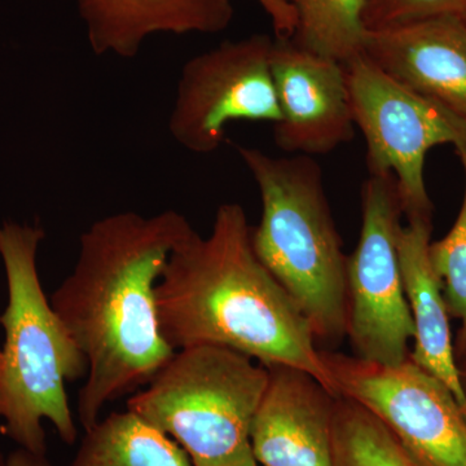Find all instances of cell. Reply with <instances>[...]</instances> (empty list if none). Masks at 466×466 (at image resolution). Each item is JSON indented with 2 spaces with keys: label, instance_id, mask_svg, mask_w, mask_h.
Wrapping results in <instances>:
<instances>
[{
  "label": "cell",
  "instance_id": "cell-1",
  "mask_svg": "<svg viewBox=\"0 0 466 466\" xmlns=\"http://www.w3.org/2000/svg\"><path fill=\"white\" fill-rule=\"evenodd\" d=\"M195 231L175 210L121 211L79 236L73 271L50 300L87 359L76 401L84 431L110 401L148 385L173 357L159 329L156 287L173 251Z\"/></svg>",
  "mask_w": 466,
  "mask_h": 466
},
{
  "label": "cell",
  "instance_id": "cell-2",
  "mask_svg": "<svg viewBox=\"0 0 466 466\" xmlns=\"http://www.w3.org/2000/svg\"><path fill=\"white\" fill-rule=\"evenodd\" d=\"M251 228L241 205L227 202L208 238L195 231L173 251L156 287L162 336L175 351L220 346L297 368L339 397L308 320L257 257Z\"/></svg>",
  "mask_w": 466,
  "mask_h": 466
},
{
  "label": "cell",
  "instance_id": "cell-3",
  "mask_svg": "<svg viewBox=\"0 0 466 466\" xmlns=\"http://www.w3.org/2000/svg\"><path fill=\"white\" fill-rule=\"evenodd\" d=\"M45 236L38 225L0 223L8 288L7 308L0 314V431L36 455H47L43 421L54 425L64 443H76L66 383L88 373L87 359L43 290L36 260Z\"/></svg>",
  "mask_w": 466,
  "mask_h": 466
},
{
  "label": "cell",
  "instance_id": "cell-4",
  "mask_svg": "<svg viewBox=\"0 0 466 466\" xmlns=\"http://www.w3.org/2000/svg\"><path fill=\"white\" fill-rule=\"evenodd\" d=\"M258 187L259 225L251 244L263 266L306 318L318 341L348 336V257L314 157H274L236 147Z\"/></svg>",
  "mask_w": 466,
  "mask_h": 466
},
{
  "label": "cell",
  "instance_id": "cell-5",
  "mask_svg": "<svg viewBox=\"0 0 466 466\" xmlns=\"http://www.w3.org/2000/svg\"><path fill=\"white\" fill-rule=\"evenodd\" d=\"M268 379L241 352L192 346L177 350L127 410L173 438L195 466H258L250 431Z\"/></svg>",
  "mask_w": 466,
  "mask_h": 466
},
{
  "label": "cell",
  "instance_id": "cell-6",
  "mask_svg": "<svg viewBox=\"0 0 466 466\" xmlns=\"http://www.w3.org/2000/svg\"><path fill=\"white\" fill-rule=\"evenodd\" d=\"M355 126L367 143L370 174L391 175L403 214L431 218L425 182L435 147H466V119L400 84L366 55L345 64Z\"/></svg>",
  "mask_w": 466,
  "mask_h": 466
},
{
  "label": "cell",
  "instance_id": "cell-7",
  "mask_svg": "<svg viewBox=\"0 0 466 466\" xmlns=\"http://www.w3.org/2000/svg\"><path fill=\"white\" fill-rule=\"evenodd\" d=\"M403 208L389 174H370L361 187V228L348 257V336L355 357L403 363L415 328L404 291L400 259Z\"/></svg>",
  "mask_w": 466,
  "mask_h": 466
},
{
  "label": "cell",
  "instance_id": "cell-8",
  "mask_svg": "<svg viewBox=\"0 0 466 466\" xmlns=\"http://www.w3.org/2000/svg\"><path fill=\"white\" fill-rule=\"evenodd\" d=\"M272 48L268 35L254 34L189 58L168 116L175 142L196 155H208L222 146L233 122L278 124Z\"/></svg>",
  "mask_w": 466,
  "mask_h": 466
},
{
  "label": "cell",
  "instance_id": "cell-9",
  "mask_svg": "<svg viewBox=\"0 0 466 466\" xmlns=\"http://www.w3.org/2000/svg\"><path fill=\"white\" fill-rule=\"evenodd\" d=\"M321 352L339 397L381 420L420 464L466 466V413L440 379L410 358L382 366Z\"/></svg>",
  "mask_w": 466,
  "mask_h": 466
},
{
  "label": "cell",
  "instance_id": "cell-10",
  "mask_svg": "<svg viewBox=\"0 0 466 466\" xmlns=\"http://www.w3.org/2000/svg\"><path fill=\"white\" fill-rule=\"evenodd\" d=\"M280 121L276 147L289 156L317 157L355 137L345 64L276 38L271 54Z\"/></svg>",
  "mask_w": 466,
  "mask_h": 466
},
{
  "label": "cell",
  "instance_id": "cell-11",
  "mask_svg": "<svg viewBox=\"0 0 466 466\" xmlns=\"http://www.w3.org/2000/svg\"><path fill=\"white\" fill-rule=\"evenodd\" d=\"M268 385L251 424L258 466H333L334 398L297 368L266 367Z\"/></svg>",
  "mask_w": 466,
  "mask_h": 466
},
{
  "label": "cell",
  "instance_id": "cell-12",
  "mask_svg": "<svg viewBox=\"0 0 466 466\" xmlns=\"http://www.w3.org/2000/svg\"><path fill=\"white\" fill-rule=\"evenodd\" d=\"M363 55L400 84L466 119V21L438 16L370 30Z\"/></svg>",
  "mask_w": 466,
  "mask_h": 466
},
{
  "label": "cell",
  "instance_id": "cell-13",
  "mask_svg": "<svg viewBox=\"0 0 466 466\" xmlns=\"http://www.w3.org/2000/svg\"><path fill=\"white\" fill-rule=\"evenodd\" d=\"M91 50L133 58L157 34H216L231 24V0H73Z\"/></svg>",
  "mask_w": 466,
  "mask_h": 466
},
{
  "label": "cell",
  "instance_id": "cell-14",
  "mask_svg": "<svg viewBox=\"0 0 466 466\" xmlns=\"http://www.w3.org/2000/svg\"><path fill=\"white\" fill-rule=\"evenodd\" d=\"M400 232V259L413 328L415 349L410 360L440 379L455 395L466 413V390L461 381L452 337L450 311L444 299L440 278L431 266V218H407Z\"/></svg>",
  "mask_w": 466,
  "mask_h": 466
},
{
  "label": "cell",
  "instance_id": "cell-15",
  "mask_svg": "<svg viewBox=\"0 0 466 466\" xmlns=\"http://www.w3.org/2000/svg\"><path fill=\"white\" fill-rule=\"evenodd\" d=\"M72 466L195 465L173 438L127 410L85 431Z\"/></svg>",
  "mask_w": 466,
  "mask_h": 466
},
{
  "label": "cell",
  "instance_id": "cell-16",
  "mask_svg": "<svg viewBox=\"0 0 466 466\" xmlns=\"http://www.w3.org/2000/svg\"><path fill=\"white\" fill-rule=\"evenodd\" d=\"M297 25L291 41L306 50L349 63L363 54L367 0H291Z\"/></svg>",
  "mask_w": 466,
  "mask_h": 466
},
{
  "label": "cell",
  "instance_id": "cell-17",
  "mask_svg": "<svg viewBox=\"0 0 466 466\" xmlns=\"http://www.w3.org/2000/svg\"><path fill=\"white\" fill-rule=\"evenodd\" d=\"M333 466H422L381 420L346 397L334 398Z\"/></svg>",
  "mask_w": 466,
  "mask_h": 466
},
{
  "label": "cell",
  "instance_id": "cell-18",
  "mask_svg": "<svg viewBox=\"0 0 466 466\" xmlns=\"http://www.w3.org/2000/svg\"><path fill=\"white\" fill-rule=\"evenodd\" d=\"M465 175L464 198L455 225L441 240L431 242L429 256L451 315L461 320L466 349V147L458 150Z\"/></svg>",
  "mask_w": 466,
  "mask_h": 466
},
{
  "label": "cell",
  "instance_id": "cell-19",
  "mask_svg": "<svg viewBox=\"0 0 466 466\" xmlns=\"http://www.w3.org/2000/svg\"><path fill=\"white\" fill-rule=\"evenodd\" d=\"M466 16V0H367L368 32L395 24L438 16Z\"/></svg>",
  "mask_w": 466,
  "mask_h": 466
},
{
  "label": "cell",
  "instance_id": "cell-20",
  "mask_svg": "<svg viewBox=\"0 0 466 466\" xmlns=\"http://www.w3.org/2000/svg\"><path fill=\"white\" fill-rule=\"evenodd\" d=\"M271 18L278 38H291L296 30L297 16L291 0H257Z\"/></svg>",
  "mask_w": 466,
  "mask_h": 466
},
{
  "label": "cell",
  "instance_id": "cell-21",
  "mask_svg": "<svg viewBox=\"0 0 466 466\" xmlns=\"http://www.w3.org/2000/svg\"><path fill=\"white\" fill-rule=\"evenodd\" d=\"M5 466H54L47 455H36L24 449L15 450L5 459Z\"/></svg>",
  "mask_w": 466,
  "mask_h": 466
},
{
  "label": "cell",
  "instance_id": "cell-22",
  "mask_svg": "<svg viewBox=\"0 0 466 466\" xmlns=\"http://www.w3.org/2000/svg\"><path fill=\"white\" fill-rule=\"evenodd\" d=\"M5 459H7V456H5L0 452V466H5Z\"/></svg>",
  "mask_w": 466,
  "mask_h": 466
},
{
  "label": "cell",
  "instance_id": "cell-23",
  "mask_svg": "<svg viewBox=\"0 0 466 466\" xmlns=\"http://www.w3.org/2000/svg\"><path fill=\"white\" fill-rule=\"evenodd\" d=\"M464 18H465V21H466V16Z\"/></svg>",
  "mask_w": 466,
  "mask_h": 466
}]
</instances>
